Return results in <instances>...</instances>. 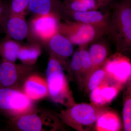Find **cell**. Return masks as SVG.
Instances as JSON below:
<instances>
[{
    "mask_svg": "<svg viewBox=\"0 0 131 131\" xmlns=\"http://www.w3.org/2000/svg\"><path fill=\"white\" fill-rule=\"evenodd\" d=\"M46 74L48 96L51 101L66 108L76 103L64 73V68L59 61L51 56L48 60Z\"/></svg>",
    "mask_w": 131,
    "mask_h": 131,
    "instance_id": "6da1fadb",
    "label": "cell"
},
{
    "mask_svg": "<svg viewBox=\"0 0 131 131\" xmlns=\"http://www.w3.org/2000/svg\"><path fill=\"white\" fill-rule=\"evenodd\" d=\"M110 18L108 33L111 34L119 50L131 46V0H117Z\"/></svg>",
    "mask_w": 131,
    "mask_h": 131,
    "instance_id": "7a4b0ae2",
    "label": "cell"
},
{
    "mask_svg": "<svg viewBox=\"0 0 131 131\" xmlns=\"http://www.w3.org/2000/svg\"><path fill=\"white\" fill-rule=\"evenodd\" d=\"M8 123L12 129L16 131L65 130V124L57 113L38 108L32 112L8 120Z\"/></svg>",
    "mask_w": 131,
    "mask_h": 131,
    "instance_id": "3957f363",
    "label": "cell"
},
{
    "mask_svg": "<svg viewBox=\"0 0 131 131\" xmlns=\"http://www.w3.org/2000/svg\"><path fill=\"white\" fill-rule=\"evenodd\" d=\"M103 108L91 103H76L57 114L64 124L76 130L89 131L94 130L96 119Z\"/></svg>",
    "mask_w": 131,
    "mask_h": 131,
    "instance_id": "277c9868",
    "label": "cell"
},
{
    "mask_svg": "<svg viewBox=\"0 0 131 131\" xmlns=\"http://www.w3.org/2000/svg\"><path fill=\"white\" fill-rule=\"evenodd\" d=\"M21 89L0 87V114L8 118H15L37 109Z\"/></svg>",
    "mask_w": 131,
    "mask_h": 131,
    "instance_id": "5b68a950",
    "label": "cell"
},
{
    "mask_svg": "<svg viewBox=\"0 0 131 131\" xmlns=\"http://www.w3.org/2000/svg\"><path fill=\"white\" fill-rule=\"evenodd\" d=\"M65 21L60 23L58 32L68 38L73 44L80 46H85L107 33L103 28L96 26Z\"/></svg>",
    "mask_w": 131,
    "mask_h": 131,
    "instance_id": "8992f818",
    "label": "cell"
},
{
    "mask_svg": "<svg viewBox=\"0 0 131 131\" xmlns=\"http://www.w3.org/2000/svg\"><path fill=\"white\" fill-rule=\"evenodd\" d=\"M34 65L8 62H0V87L22 89L24 82L35 72Z\"/></svg>",
    "mask_w": 131,
    "mask_h": 131,
    "instance_id": "52a82bcc",
    "label": "cell"
},
{
    "mask_svg": "<svg viewBox=\"0 0 131 131\" xmlns=\"http://www.w3.org/2000/svg\"><path fill=\"white\" fill-rule=\"evenodd\" d=\"M60 19L55 15L35 16L31 20L29 30L32 37L43 44L58 32Z\"/></svg>",
    "mask_w": 131,
    "mask_h": 131,
    "instance_id": "ba28073f",
    "label": "cell"
},
{
    "mask_svg": "<svg viewBox=\"0 0 131 131\" xmlns=\"http://www.w3.org/2000/svg\"><path fill=\"white\" fill-rule=\"evenodd\" d=\"M103 66L108 77L117 83L124 85L131 80V63L126 57L115 55L107 59Z\"/></svg>",
    "mask_w": 131,
    "mask_h": 131,
    "instance_id": "9c48e42d",
    "label": "cell"
},
{
    "mask_svg": "<svg viewBox=\"0 0 131 131\" xmlns=\"http://www.w3.org/2000/svg\"><path fill=\"white\" fill-rule=\"evenodd\" d=\"M50 56L54 57L65 68L67 59L73 54V44L68 38L58 32L54 34L43 44Z\"/></svg>",
    "mask_w": 131,
    "mask_h": 131,
    "instance_id": "30bf717a",
    "label": "cell"
},
{
    "mask_svg": "<svg viewBox=\"0 0 131 131\" xmlns=\"http://www.w3.org/2000/svg\"><path fill=\"white\" fill-rule=\"evenodd\" d=\"M124 86L108 77L99 86L90 92L91 104L97 107H104L116 98Z\"/></svg>",
    "mask_w": 131,
    "mask_h": 131,
    "instance_id": "8fae6325",
    "label": "cell"
},
{
    "mask_svg": "<svg viewBox=\"0 0 131 131\" xmlns=\"http://www.w3.org/2000/svg\"><path fill=\"white\" fill-rule=\"evenodd\" d=\"M64 19L68 21L91 25L103 28L108 33L110 17L108 14L96 10L87 12H72L65 8Z\"/></svg>",
    "mask_w": 131,
    "mask_h": 131,
    "instance_id": "7c38bea8",
    "label": "cell"
},
{
    "mask_svg": "<svg viewBox=\"0 0 131 131\" xmlns=\"http://www.w3.org/2000/svg\"><path fill=\"white\" fill-rule=\"evenodd\" d=\"M65 6L60 0H29L28 12L35 16L52 14L63 19Z\"/></svg>",
    "mask_w": 131,
    "mask_h": 131,
    "instance_id": "4fadbf2b",
    "label": "cell"
},
{
    "mask_svg": "<svg viewBox=\"0 0 131 131\" xmlns=\"http://www.w3.org/2000/svg\"><path fill=\"white\" fill-rule=\"evenodd\" d=\"M22 90L28 98L34 101L39 100L48 95L46 80L35 72L26 79Z\"/></svg>",
    "mask_w": 131,
    "mask_h": 131,
    "instance_id": "5bb4252c",
    "label": "cell"
},
{
    "mask_svg": "<svg viewBox=\"0 0 131 131\" xmlns=\"http://www.w3.org/2000/svg\"><path fill=\"white\" fill-rule=\"evenodd\" d=\"M29 33V26L25 16L9 15L6 26V36L19 42L27 38Z\"/></svg>",
    "mask_w": 131,
    "mask_h": 131,
    "instance_id": "9a60e30c",
    "label": "cell"
},
{
    "mask_svg": "<svg viewBox=\"0 0 131 131\" xmlns=\"http://www.w3.org/2000/svg\"><path fill=\"white\" fill-rule=\"evenodd\" d=\"M122 123L119 116L114 111L103 108L96 119L94 130L97 131H118Z\"/></svg>",
    "mask_w": 131,
    "mask_h": 131,
    "instance_id": "2e32d148",
    "label": "cell"
},
{
    "mask_svg": "<svg viewBox=\"0 0 131 131\" xmlns=\"http://www.w3.org/2000/svg\"><path fill=\"white\" fill-rule=\"evenodd\" d=\"M42 53L40 43L35 41L25 45H21L18 58L21 63L28 65H34Z\"/></svg>",
    "mask_w": 131,
    "mask_h": 131,
    "instance_id": "e0dca14e",
    "label": "cell"
},
{
    "mask_svg": "<svg viewBox=\"0 0 131 131\" xmlns=\"http://www.w3.org/2000/svg\"><path fill=\"white\" fill-rule=\"evenodd\" d=\"M88 52L91 64L90 74L94 70L103 65L107 59L108 52L106 46L100 42L91 45Z\"/></svg>",
    "mask_w": 131,
    "mask_h": 131,
    "instance_id": "ac0fdd59",
    "label": "cell"
},
{
    "mask_svg": "<svg viewBox=\"0 0 131 131\" xmlns=\"http://www.w3.org/2000/svg\"><path fill=\"white\" fill-rule=\"evenodd\" d=\"M21 46L18 42L6 35L0 41V54L2 60L15 62L18 59V53Z\"/></svg>",
    "mask_w": 131,
    "mask_h": 131,
    "instance_id": "d6986e66",
    "label": "cell"
},
{
    "mask_svg": "<svg viewBox=\"0 0 131 131\" xmlns=\"http://www.w3.org/2000/svg\"><path fill=\"white\" fill-rule=\"evenodd\" d=\"M108 77L103 65L94 71L89 75L85 82L84 87L88 92L96 89Z\"/></svg>",
    "mask_w": 131,
    "mask_h": 131,
    "instance_id": "ffe728a7",
    "label": "cell"
},
{
    "mask_svg": "<svg viewBox=\"0 0 131 131\" xmlns=\"http://www.w3.org/2000/svg\"><path fill=\"white\" fill-rule=\"evenodd\" d=\"M69 71L71 77L74 78L78 84L82 88L84 87V81L83 73L82 66L78 51L73 53Z\"/></svg>",
    "mask_w": 131,
    "mask_h": 131,
    "instance_id": "44dd1931",
    "label": "cell"
},
{
    "mask_svg": "<svg viewBox=\"0 0 131 131\" xmlns=\"http://www.w3.org/2000/svg\"><path fill=\"white\" fill-rule=\"evenodd\" d=\"M128 86L124 99L123 109V124L126 131L131 130V80L128 81Z\"/></svg>",
    "mask_w": 131,
    "mask_h": 131,
    "instance_id": "7402d4cb",
    "label": "cell"
},
{
    "mask_svg": "<svg viewBox=\"0 0 131 131\" xmlns=\"http://www.w3.org/2000/svg\"><path fill=\"white\" fill-rule=\"evenodd\" d=\"M10 15L25 16L28 12L29 0H10Z\"/></svg>",
    "mask_w": 131,
    "mask_h": 131,
    "instance_id": "603a6c76",
    "label": "cell"
},
{
    "mask_svg": "<svg viewBox=\"0 0 131 131\" xmlns=\"http://www.w3.org/2000/svg\"><path fill=\"white\" fill-rule=\"evenodd\" d=\"M84 46H80L81 48L78 51L82 66L84 86L85 82L91 72V64L88 51L84 48Z\"/></svg>",
    "mask_w": 131,
    "mask_h": 131,
    "instance_id": "cb8c5ba5",
    "label": "cell"
},
{
    "mask_svg": "<svg viewBox=\"0 0 131 131\" xmlns=\"http://www.w3.org/2000/svg\"><path fill=\"white\" fill-rule=\"evenodd\" d=\"M10 15L9 4L0 0V31L6 32V26Z\"/></svg>",
    "mask_w": 131,
    "mask_h": 131,
    "instance_id": "d4e9b609",
    "label": "cell"
},
{
    "mask_svg": "<svg viewBox=\"0 0 131 131\" xmlns=\"http://www.w3.org/2000/svg\"><path fill=\"white\" fill-rule=\"evenodd\" d=\"M88 8V10H96L102 6L97 0H80Z\"/></svg>",
    "mask_w": 131,
    "mask_h": 131,
    "instance_id": "484cf974",
    "label": "cell"
},
{
    "mask_svg": "<svg viewBox=\"0 0 131 131\" xmlns=\"http://www.w3.org/2000/svg\"><path fill=\"white\" fill-rule=\"evenodd\" d=\"M102 7L113 5L114 6L117 0H97Z\"/></svg>",
    "mask_w": 131,
    "mask_h": 131,
    "instance_id": "4316f807",
    "label": "cell"
},
{
    "mask_svg": "<svg viewBox=\"0 0 131 131\" xmlns=\"http://www.w3.org/2000/svg\"><path fill=\"white\" fill-rule=\"evenodd\" d=\"M9 1H10V0H9Z\"/></svg>",
    "mask_w": 131,
    "mask_h": 131,
    "instance_id": "83f0119b",
    "label": "cell"
},
{
    "mask_svg": "<svg viewBox=\"0 0 131 131\" xmlns=\"http://www.w3.org/2000/svg\"></svg>",
    "mask_w": 131,
    "mask_h": 131,
    "instance_id": "f1b7e54d",
    "label": "cell"
}]
</instances>
